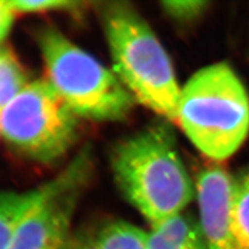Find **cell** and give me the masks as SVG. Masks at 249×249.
Listing matches in <instances>:
<instances>
[{"instance_id":"3","label":"cell","mask_w":249,"mask_h":249,"mask_svg":"<svg viewBox=\"0 0 249 249\" xmlns=\"http://www.w3.org/2000/svg\"><path fill=\"white\" fill-rule=\"evenodd\" d=\"M176 122L208 158H230L249 134V96L244 84L225 62L200 69L181 89Z\"/></svg>"},{"instance_id":"6","label":"cell","mask_w":249,"mask_h":249,"mask_svg":"<svg viewBox=\"0 0 249 249\" xmlns=\"http://www.w3.org/2000/svg\"><path fill=\"white\" fill-rule=\"evenodd\" d=\"M91 171L83 150L61 173L43 185L40 197L22 217L7 249H67L77 202Z\"/></svg>"},{"instance_id":"15","label":"cell","mask_w":249,"mask_h":249,"mask_svg":"<svg viewBox=\"0 0 249 249\" xmlns=\"http://www.w3.org/2000/svg\"><path fill=\"white\" fill-rule=\"evenodd\" d=\"M149 248L150 249H207L198 246H192L187 244H181L167 240L157 232L153 231H149Z\"/></svg>"},{"instance_id":"7","label":"cell","mask_w":249,"mask_h":249,"mask_svg":"<svg viewBox=\"0 0 249 249\" xmlns=\"http://www.w3.org/2000/svg\"><path fill=\"white\" fill-rule=\"evenodd\" d=\"M235 181L219 166L201 171L196 182L200 229L209 249H239L231 229Z\"/></svg>"},{"instance_id":"9","label":"cell","mask_w":249,"mask_h":249,"mask_svg":"<svg viewBox=\"0 0 249 249\" xmlns=\"http://www.w3.org/2000/svg\"><path fill=\"white\" fill-rule=\"evenodd\" d=\"M95 239L97 249H150L149 232L126 221L109 222Z\"/></svg>"},{"instance_id":"16","label":"cell","mask_w":249,"mask_h":249,"mask_svg":"<svg viewBox=\"0 0 249 249\" xmlns=\"http://www.w3.org/2000/svg\"><path fill=\"white\" fill-rule=\"evenodd\" d=\"M67 249H97L95 236L85 232L72 235Z\"/></svg>"},{"instance_id":"11","label":"cell","mask_w":249,"mask_h":249,"mask_svg":"<svg viewBox=\"0 0 249 249\" xmlns=\"http://www.w3.org/2000/svg\"><path fill=\"white\" fill-rule=\"evenodd\" d=\"M231 229L239 249H249V171L235 181L231 200Z\"/></svg>"},{"instance_id":"12","label":"cell","mask_w":249,"mask_h":249,"mask_svg":"<svg viewBox=\"0 0 249 249\" xmlns=\"http://www.w3.org/2000/svg\"><path fill=\"white\" fill-rule=\"evenodd\" d=\"M10 4L16 15L60 11L74 12L83 5L80 1L72 0H10Z\"/></svg>"},{"instance_id":"1","label":"cell","mask_w":249,"mask_h":249,"mask_svg":"<svg viewBox=\"0 0 249 249\" xmlns=\"http://www.w3.org/2000/svg\"><path fill=\"white\" fill-rule=\"evenodd\" d=\"M115 181L151 228L182 214L194 187L167 131L153 127L115 146L111 155Z\"/></svg>"},{"instance_id":"14","label":"cell","mask_w":249,"mask_h":249,"mask_svg":"<svg viewBox=\"0 0 249 249\" xmlns=\"http://www.w3.org/2000/svg\"><path fill=\"white\" fill-rule=\"evenodd\" d=\"M15 16L16 13L12 9L10 0H0V46L10 33Z\"/></svg>"},{"instance_id":"5","label":"cell","mask_w":249,"mask_h":249,"mask_svg":"<svg viewBox=\"0 0 249 249\" xmlns=\"http://www.w3.org/2000/svg\"><path fill=\"white\" fill-rule=\"evenodd\" d=\"M77 118L47 79H37L0 112V134L26 158L51 163L73 145Z\"/></svg>"},{"instance_id":"8","label":"cell","mask_w":249,"mask_h":249,"mask_svg":"<svg viewBox=\"0 0 249 249\" xmlns=\"http://www.w3.org/2000/svg\"><path fill=\"white\" fill-rule=\"evenodd\" d=\"M43 185L29 191L0 193V249H7L22 217L40 197Z\"/></svg>"},{"instance_id":"2","label":"cell","mask_w":249,"mask_h":249,"mask_svg":"<svg viewBox=\"0 0 249 249\" xmlns=\"http://www.w3.org/2000/svg\"><path fill=\"white\" fill-rule=\"evenodd\" d=\"M113 73L135 101L176 122L181 89L167 52L133 6L108 3L102 10Z\"/></svg>"},{"instance_id":"13","label":"cell","mask_w":249,"mask_h":249,"mask_svg":"<svg viewBox=\"0 0 249 249\" xmlns=\"http://www.w3.org/2000/svg\"><path fill=\"white\" fill-rule=\"evenodd\" d=\"M164 11L171 17L187 21L194 17H197L200 13L205 10L207 2L196 1V0H174V1H164L162 3Z\"/></svg>"},{"instance_id":"4","label":"cell","mask_w":249,"mask_h":249,"mask_svg":"<svg viewBox=\"0 0 249 249\" xmlns=\"http://www.w3.org/2000/svg\"><path fill=\"white\" fill-rule=\"evenodd\" d=\"M37 43L47 81L77 116L111 122L130 113L136 101L116 75L58 29L43 28Z\"/></svg>"},{"instance_id":"10","label":"cell","mask_w":249,"mask_h":249,"mask_svg":"<svg viewBox=\"0 0 249 249\" xmlns=\"http://www.w3.org/2000/svg\"><path fill=\"white\" fill-rule=\"evenodd\" d=\"M30 81L15 53L0 46V112L9 105Z\"/></svg>"}]
</instances>
